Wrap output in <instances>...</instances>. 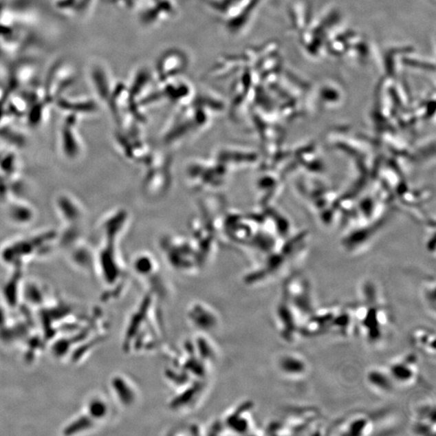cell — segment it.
Returning a JSON list of instances; mask_svg holds the SVG:
<instances>
[{
    "label": "cell",
    "mask_w": 436,
    "mask_h": 436,
    "mask_svg": "<svg viewBox=\"0 0 436 436\" xmlns=\"http://www.w3.org/2000/svg\"><path fill=\"white\" fill-rule=\"evenodd\" d=\"M284 296L301 316L314 312L312 290L304 281L296 279L290 281L285 287Z\"/></svg>",
    "instance_id": "obj_4"
},
{
    "label": "cell",
    "mask_w": 436,
    "mask_h": 436,
    "mask_svg": "<svg viewBox=\"0 0 436 436\" xmlns=\"http://www.w3.org/2000/svg\"><path fill=\"white\" fill-rule=\"evenodd\" d=\"M411 342L417 349L428 356H435V333L430 329L417 327L411 333Z\"/></svg>",
    "instance_id": "obj_9"
},
{
    "label": "cell",
    "mask_w": 436,
    "mask_h": 436,
    "mask_svg": "<svg viewBox=\"0 0 436 436\" xmlns=\"http://www.w3.org/2000/svg\"><path fill=\"white\" fill-rule=\"evenodd\" d=\"M277 368L287 378L301 379L309 372V364L303 356L295 352H286L277 360Z\"/></svg>",
    "instance_id": "obj_5"
},
{
    "label": "cell",
    "mask_w": 436,
    "mask_h": 436,
    "mask_svg": "<svg viewBox=\"0 0 436 436\" xmlns=\"http://www.w3.org/2000/svg\"><path fill=\"white\" fill-rule=\"evenodd\" d=\"M387 369L394 384L398 386H411L419 375V364L414 354L399 357L389 364Z\"/></svg>",
    "instance_id": "obj_2"
},
{
    "label": "cell",
    "mask_w": 436,
    "mask_h": 436,
    "mask_svg": "<svg viewBox=\"0 0 436 436\" xmlns=\"http://www.w3.org/2000/svg\"><path fill=\"white\" fill-rule=\"evenodd\" d=\"M300 314L284 296L276 310V319L281 335L287 342L295 340L301 331Z\"/></svg>",
    "instance_id": "obj_3"
},
{
    "label": "cell",
    "mask_w": 436,
    "mask_h": 436,
    "mask_svg": "<svg viewBox=\"0 0 436 436\" xmlns=\"http://www.w3.org/2000/svg\"><path fill=\"white\" fill-rule=\"evenodd\" d=\"M413 430L419 435L435 434V406L430 403H424L417 407Z\"/></svg>",
    "instance_id": "obj_6"
},
{
    "label": "cell",
    "mask_w": 436,
    "mask_h": 436,
    "mask_svg": "<svg viewBox=\"0 0 436 436\" xmlns=\"http://www.w3.org/2000/svg\"><path fill=\"white\" fill-rule=\"evenodd\" d=\"M89 404L88 409H89V413L92 417H95V419H101L105 417L107 413H108V406H107L104 401H102L101 399L100 400L94 399V400L91 401Z\"/></svg>",
    "instance_id": "obj_10"
},
{
    "label": "cell",
    "mask_w": 436,
    "mask_h": 436,
    "mask_svg": "<svg viewBox=\"0 0 436 436\" xmlns=\"http://www.w3.org/2000/svg\"><path fill=\"white\" fill-rule=\"evenodd\" d=\"M366 382L373 391L380 394L391 393L395 387L388 369L373 367L368 370L365 377Z\"/></svg>",
    "instance_id": "obj_8"
},
{
    "label": "cell",
    "mask_w": 436,
    "mask_h": 436,
    "mask_svg": "<svg viewBox=\"0 0 436 436\" xmlns=\"http://www.w3.org/2000/svg\"><path fill=\"white\" fill-rule=\"evenodd\" d=\"M423 296L425 301V304L430 309V312H433V314L435 313V285H425L423 287Z\"/></svg>",
    "instance_id": "obj_11"
},
{
    "label": "cell",
    "mask_w": 436,
    "mask_h": 436,
    "mask_svg": "<svg viewBox=\"0 0 436 436\" xmlns=\"http://www.w3.org/2000/svg\"><path fill=\"white\" fill-rule=\"evenodd\" d=\"M356 323L365 340L372 345H378L386 338L389 324V316L386 308L379 303H364L355 310Z\"/></svg>",
    "instance_id": "obj_1"
},
{
    "label": "cell",
    "mask_w": 436,
    "mask_h": 436,
    "mask_svg": "<svg viewBox=\"0 0 436 436\" xmlns=\"http://www.w3.org/2000/svg\"><path fill=\"white\" fill-rule=\"evenodd\" d=\"M374 428L373 419L367 415L354 414L347 417L340 428V434L346 435H369Z\"/></svg>",
    "instance_id": "obj_7"
}]
</instances>
